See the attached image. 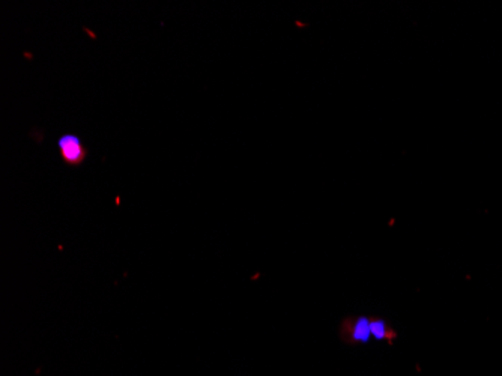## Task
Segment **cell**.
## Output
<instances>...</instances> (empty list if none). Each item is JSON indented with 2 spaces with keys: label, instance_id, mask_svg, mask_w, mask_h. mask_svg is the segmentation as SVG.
Here are the masks:
<instances>
[{
  "label": "cell",
  "instance_id": "cell-1",
  "mask_svg": "<svg viewBox=\"0 0 502 376\" xmlns=\"http://www.w3.org/2000/svg\"><path fill=\"white\" fill-rule=\"evenodd\" d=\"M57 151L62 162L71 167H80L89 157V148L74 133H66L57 138Z\"/></svg>",
  "mask_w": 502,
  "mask_h": 376
},
{
  "label": "cell",
  "instance_id": "cell-3",
  "mask_svg": "<svg viewBox=\"0 0 502 376\" xmlns=\"http://www.w3.org/2000/svg\"><path fill=\"white\" fill-rule=\"evenodd\" d=\"M370 331L371 337L376 340H385L391 343L396 339V331L380 318H370Z\"/></svg>",
  "mask_w": 502,
  "mask_h": 376
},
{
  "label": "cell",
  "instance_id": "cell-2",
  "mask_svg": "<svg viewBox=\"0 0 502 376\" xmlns=\"http://www.w3.org/2000/svg\"><path fill=\"white\" fill-rule=\"evenodd\" d=\"M340 336L343 342L349 345L367 343L371 337L370 318L358 316V318H347L344 319L340 328Z\"/></svg>",
  "mask_w": 502,
  "mask_h": 376
}]
</instances>
